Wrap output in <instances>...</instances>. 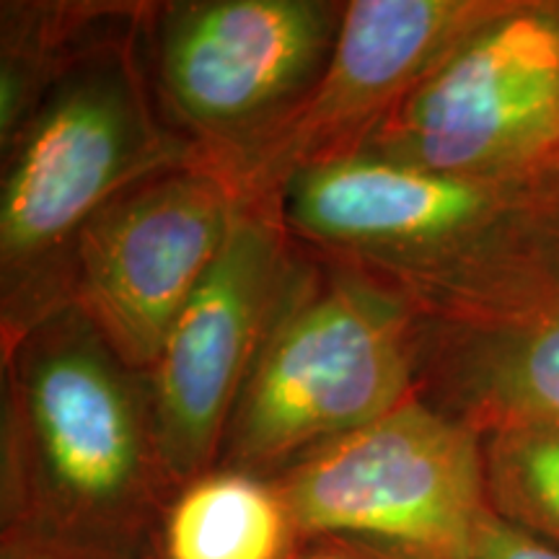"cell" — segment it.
Returning <instances> with one entry per match:
<instances>
[{
    "label": "cell",
    "instance_id": "cell-1",
    "mask_svg": "<svg viewBox=\"0 0 559 559\" xmlns=\"http://www.w3.org/2000/svg\"><path fill=\"white\" fill-rule=\"evenodd\" d=\"M0 534L145 559L177 492L148 376L75 306L0 353Z\"/></svg>",
    "mask_w": 559,
    "mask_h": 559
},
{
    "label": "cell",
    "instance_id": "cell-2",
    "mask_svg": "<svg viewBox=\"0 0 559 559\" xmlns=\"http://www.w3.org/2000/svg\"><path fill=\"white\" fill-rule=\"evenodd\" d=\"M143 13L135 3L88 45L0 145V353L68 306L75 241L104 205L148 174L200 160L158 117Z\"/></svg>",
    "mask_w": 559,
    "mask_h": 559
},
{
    "label": "cell",
    "instance_id": "cell-3",
    "mask_svg": "<svg viewBox=\"0 0 559 559\" xmlns=\"http://www.w3.org/2000/svg\"><path fill=\"white\" fill-rule=\"evenodd\" d=\"M417 319V394L487 432L559 428V174L438 267L391 277Z\"/></svg>",
    "mask_w": 559,
    "mask_h": 559
},
{
    "label": "cell",
    "instance_id": "cell-4",
    "mask_svg": "<svg viewBox=\"0 0 559 559\" xmlns=\"http://www.w3.org/2000/svg\"><path fill=\"white\" fill-rule=\"evenodd\" d=\"M415 391L417 319L407 290L300 247L288 296L230 415L218 466L272 479Z\"/></svg>",
    "mask_w": 559,
    "mask_h": 559
},
{
    "label": "cell",
    "instance_id": "cell-5",
    "mask_svg": "<svg viewBox=\"0 0 559 559\" xmlns=\"http://www.w3.org/2000/svg\"><path fill=\"white\" fill-rule=\"evenodd\" d=\"M342 16L340 0L145 3L140 45L158 117L239 185L317 86Z\"/></svg>",
    "mask_w": 559,
    "mask_h": 559
},
{
    "label": "cell",
    "instance_id": "cell-6",
    "mask_svg": "<svg viewBox=\"0 0 559 559\" xmlns=\"http://www.w3.org/2000/svg\"><path fill=\"white\" fill-rule=\"evenodd\" d=\"M360 151L500 187L559 174V0H508Z\"/></svg>",
    "mask_w": 559,
    "mask_h": 559
},
{
    "label": "cell",
    "instance_id": "cell-7",
    "mask_svg": "<svg viewBox=\"0 0 559 559\" xmlns=\"http://www.w3.org/2000/svg\"><path fill=\"white\" fill-rule=\"evenodd\" d=\"M275 481L298 536L347 534L469 559L492 506L485 436L423 396L296 461Z\"/></svg>",
    "mask_w": 559,
    "mask_h": 559
},
{
    "label": "cell",
    "instance_id": "cell-8",
    "mask_svg": "<svg viewBox=\"0 0 559 559\" xmlns=\"http://www.w3.org/2000/svg\"><path fill=\"white\" fill-rule=\"evenodd\" d=\"M243 192L205 164L169 166L104 205L75 241L68 306L148 373L174 321L226 247Z\"/></svg>",
    "mask_w": 559,
    "mask_h": 559
},
{
    "label": "cell",
    "instance_id": "cell-9",
    "mask_svg": "<svg viewBox=\"0 0 559 559\" xmlns=\"http://www.w3.org/2000/svg\"><path fill=\"white\" fill-rule=\"evenodd\" d=\"M300 247L275 200H247L226 247L148 370L160 453L177 489L213 472L230 415L296 277Z\"/></svg>",
    "mask_w": 559,
    "mask_h": 559
},
{
    "label": "cell",
    "instance_id": "cell-10",
    "mask_svg": "<svg viewBox=\"0 0 559 559\" xmlns=\"http://www.w3.org/2000/svg\"><path fill=\"white\" fill-rule=\"evenodd\" d=\"M508 0H345L317 86L239 187L267 200L293 174L349 156Z\"/></svg>",
    "mask_w": 559,
    "mask_h": 559
},
{
    "label": "cell",
    "instance_id": "cell-11",
    "mask_svg": "<svg viewBox=\"0 0 559 559\" xmlns=\"http://www.w3.org/2000/svg\"><path fill=\"white\" fill-rule=\"evenodd\" d=\"M521 190L355 151L293 174L267 200L313 254L409 277L456 254Z\"/></svg>",
    "mask_w": 559,
    "mask_h": 559
},
{
    "label": "cell",
    "instance_id": "cell-12",
    "mask_svg": "<svg viewBox=\"0 0 559 559\" xmlns=\"http://www.w3.org/2000/svg\"><path fill=\"white\" fill-rule=\"evenodd\" d=\"M296 544L275 481L221 469L181 485L160 519L153 559H288Z\"/></svg>",
    "mask_w": 559,
    "mask_h": 559
},
{
    "label": "cell",
    "instance_id": "cell-13",
    "mask_svg": "<svg viewBox=\"0 0 559 559\" xmlns=\"http://www.w3.org/2000/svg\"><path fill=\"white\" fill-rule=\"evenodd\" d=\"M120 0H3L0 3V145L34 115L79 55L128 16Z\"/></svg>",
    "mask_w": 559,
    "mask_h": 559
},
{
    "label": "cell",
    "instance_id": "cell-14",
    "mask_svg": "<svg viewBox=\"0 0 559 559\" xmlns=\"http://www.w3.org/2000/svg\"><path fill=\"white\" fill-rule=\"evenodd\" d=\"M492 513L559 549V428L508 425L485 436Z\"/></svg>",
    "mask_w": 559,
    "mask_h": 559
},
{
    "label": "cell",
    "instance_id": "cell-15",
    "mask_svg": "<svg viewBox=\"0 0 559 559\" xmlns=\"http://www.w3.org/2000/svg\"><path fill=\"white\" fill-rule=\"evenodd\" d=\"M288 559H436L400 544L347 534L298 536Z\"/></svg>",
    "mask_w": 559,
    "mask_h": 559
},
{
    "label": "cell",
    "instance_id": "cell-16",
    "mask_svg": "<svg viewBox=\"0 0 559 559\" xmlns=\"http://www.w3.org/2000/svg\"><path fill=\"white\" fill-rule=\"evenodd\" d=\"M469 559H559V549L492 513L481 526Z\"/></svg>",
    "mask_w": 559,
    "mask_h": 559
},
{
    "label": "cell",
    "instance_id": "cell-17",
    "mask_svg": "<svg viewBox=\"0 0 559 559\" xmlns=\"http://www.w3.org/2000/svg\"><path fill=\"white\" fill-rule=\"evenodd\" d=\"M0 559H102L94 555H83L58 544H47L32 536L0 534Z\"/></svg>",
    "mask_w": 559,
    "mask_h": 559
},
{
    "label": "cell",
    "instance_id": "cell-18",
    "mask_svg": "<svg viewBox=\"0 0 559 559\" xmlns=\"http://www.w3.org/2000/svg\"><path fill=\"white\" fill-rule=\"evenodd\" d=\"M145 559H153V557H151V555H148V557H145Z\"/></svg>",
    "mask_w": 559,
    "mask_h": 559
}]
</instances>
